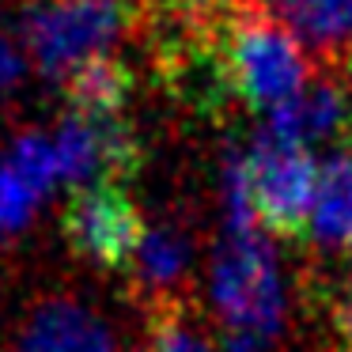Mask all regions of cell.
Returning <instances> with one entry per match:
<instances>
[{"instance_id": "6da1fadb", "label": "cell", "mask_w": 352, "mask_h": 352, "mask_svg": "<svg viewBox=\"0 0 352 352\" xmlns=\"http://www.w3.org/2000/svg\"><path fill=\"white\" fill-rule=\"evenodd\" d=\"M208 303L228 333L273 341L288 318V280L265 228H228L208 261Z\"/></svg>"}, {"instance_id": "7a4b0ae2", "label": "cell", "mask_w": 352, "mask_h": 352, "mask_svg": "<svg viewBox=\"0 0 352 352\" xmlns=\"http://www.w3.org/2000/svg\"><path fill=\"white\" fill-rule=\"evenodd\" d=\"M125 31V0H27L19 12V34L31 65L61 84H69L91 61L110 57Z\"/></svg>"}, {"instance_id": "3957f363", "label": "cell", "mask_w": 352, "mask_h": 352, "mask_svg": "<svg viewBox=\"0 0 352 352\" xmlns=\"http://www.w3.org/2000/svg\"><path fill=\"white\" fill-rule=\"evenodd\" d=\"M220 76L254 110H276L311 84L307 46L265 12H239L223 34Z\"/></svg>"}, {"instance_id": "277c9868", "label": "cell", "mask_w": 352, "mask_h": 352, "mask_svg": "<svg viewBox=\"0 0 352 352\" xmlns=\"http://www.w3.org/2000/svg\"><path fill=\"white\" fill-rule=\"evenodd\" d=\"M318 167L322 163H314L311 148L276 140L261 129L258 140L243 152L246 193L258 228L273 235H292L307 228L318 193Z\"/></svg>"}, {"instance_id": "5b68a950", "label": "cell", "mask_w": 352, "mask_h": 352, "mask_svg": "<svg viewBox=\"0 0 352 352\" xmlns=\"http://www.w3.org/2000/svg\"><path fill=\"white\" fill-rule=\"evenodd\" d=\"M140 231L144 223L137 208L114 182L76 190L65 208V235L72 250L95 265H125L140 243Z\"/></svg>"}, {"instance_id": "8992f818", "label": "cell", "mask_w": 352, "mask_h": 352, "mask_svg": "<svg viewBox=\"0 0 352 352\" xmlns=\"http://www.w3.org/2000/svg\"><path fill=\"white\" fill-rule=\"evenodd\" d=\"M50 140H54L61 186H72V190L102 186L110 175L129 170V163L137 160V144L118 118L72 114L50 133Z\"/></svg>"}, {"instance_id": "52a82bcc", "label": "cell", "mask_w": 352, "mask_h": 352, "mask_svg": "<svg viewBox=\"0 0 352 352\" xmlns=\"http://www.w3.org/2000/svg\"><path fill=\"white\" fill-rule=\"evenodd\" d=\"M57 186L61 175L50 133H19L0 152V239L31 228Z\"/></svg>"}, {"instance_id": "ba28073f", "label": "cell", "mask_w": 352, "mask_h": 352, "mask_svg": "<svg viewBox=\"0 0 352 352\" xmlns=\"http://www.w3.org/2000/svg\"><path fill=\"white\" fill-rule=\"evenodd\" d=\"M16 352H118V337L110 322L80 299H46L27 314Z\"/></svg>"}, {"instance_id": "9c48e42d", "label": "cell", "mask_w": 352, "mask_h": 352, "mask_svg": "<svg viewBox=\"0 0 352 352\" xmlns=\"http://www.w3.org/2000/svg\"><path fill=\"white\" fill-rule=\"evenodd\" d=\"M352 122V99L333 80H311L296 99L269 110L265 133L276 140H288L299 148H314L337 140Z\"/></svg>"}, {"instance_id": "30bf717a", "label": "cell", "mask_w": 352, "mask_h": 352, "mask_svg": "<svg viewBox=\"0 0 352 352\" xmlns=\"http://www.w3.org/2000/svg\"><path fill=\"white\" fill-rule=\"evenodd\" d=\"M307 231L326 250H352V144L337 148L318 167V193Z\"/></svg>"}, {"instance_id": "8fae6325", "label": "cell", "mask_w": 352, "mask_h": 352, "mask_svg": "<svg viewBox=\"0 0 352 352\" xmlns=\"http://www.w3.org/2000/svg\"><path fill=\"white\" fill-rule=\"evenodd\" d=\"M276 16L307 50L337 54L352 46V0H269Z\"/></svg>"}, {"instance_id": "7c38bea8", "label": "cell", "mask_w": 352, "mask_h": 352, "mask_svg": "<svg viewBox=\"0 0 352 352\" xmlns=\"http://www.w3.org/2000/svg\"><path fill=\"white\" fill-rule=\"evenodd\" d=\"M193 261V243L182 228L175 223H152L140 231V243L133 250L129 265L140 284L148 288H175Z\"/></svg>"}, {"instance_id": "4fadbf2b", "label": "cell", "mask_w": 352, "mask_h": 352, "mask_svg": "<svg viewBox=\"0 0 352 352\" xmlns=\"http://www.w3.org/2000/svg\"><path fill=\"white\" fill-rule=\"evenodd\" d=\"M129 84H133L129 69L122 61H114V57H102V61H91L87 69H80L65 87H69V99L76 107V114L114 118L125 107Z\"/></svg>"}, {"instance_id": "5bb4252c", "label": "cell", "mask_w": 352, "mask_h": 352, "mask_svg": "<svg viewBox=\"0 0 352 352\" xmlns=\"http://www.w3.org/2000/svg\"><path fill=\"white\" fill-rule=\"evenodd\" d=\"M31 72V54L23 46L19 27L0 23V91H16Z\"/></svg>"}, {"instance_id": "9a60e30c", "label": "cell", "mask_w": 352, "mask_h": 352, "mask_svg": "<svg viewBox=\"0 0 352 352\" xmlns=\"http://www.w3.org/2000/svg\"><path fill=\"white\" fill-rule=\"evenodd\" d=\"M140 352H216V349L205 341V333H197V329L190 326V322L175 318V322H163L152 333L148 349H140Z\"/></svg>"}, {"instance_id": "2e32d148", "label": "cell", "mask_w": 352, "mask_h": 352, "mask_svg": "<svg viewBox=\"0 0 352 352\" xmlns=\"http://www.w3.org/2000/svg\"><path fill=\"white\" fill-rule=\"evenodd\" d=\"M216 352H273V341L258 333H228L223 329V341Z\"/></svg>"}, {"instance_id": "e0dca14e", "label": "cell", "mask_w": 352, "mask_h": 352, "mask_svg": "<svg viewBox=\"0 0 352 352\" xmlns=\"http://www.w3.org/2000/svg\"><path fill=\"white\" fill-rule=\"evenodd\" d=\"M337 329H341L344 344L352 349V276L344 280V288H341V299H337Z\"/></svg>"}]
</instances>
